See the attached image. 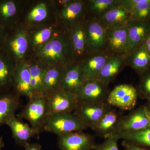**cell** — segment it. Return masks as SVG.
Returning <instances> with one entry per match:
<instances>
[{
  "instance_id": "1",
  "label": "cell",
  "mask_w": 150,
  "mask_h": 150,
  "mask_svg": "<svg viewBox=\"0 0 150 150\" xmlns=\"http://www.w3.org/2000/svg\"><path fill=\"white\" fill-rule=\"evenodd\" d=\"M30 59L45 67L54 65L67 66L75 62L68 30H60Z\"/></svg>"
},
{
  "instance_id": "2",
  "label": "cell",
  "mask_w": 150,
  "mask_h": 150,
  "mask_svg": "<svg viewBox=\"0 0 150 150\" xmlns=\"http://www.w3.org/2000/svg\"><path fill=\"white\" fill-rule=\"evenodd\" d=\"M56 16V9L52 0H28L20 24L28 29L43 25L57 23Z\"/></svg>"
},
{
  "instance_id": "3",
  "label": "cell",
  "mask_w": 150,
  "mask_h": 150,
  "mask_svg": "<svg viewBox=\"0 0 150 150\" xmlns=\"http://www.w3.org/2000/svg\"><path fill=\"white\" fill-rule=\"evenodd\" d=\"M4 51L16 65L30 59V41L25 27L20 24L8 31Z\"/></svg>"
},
{
  "instance_id": "4",
  "label": "cell",
  "mask_w": 150,
  "mask_h": 150,
  "mask_svg": "<svg viewBox=\"0 0 150 150\" xmlns=\"http://www.w3.org/2000/svg\"><path fill=\"white\" fill-rule=\"evenodd\" d=\"M16 116L22 120H27L33 129L40 134L43 131L44 123L49 116L46 95L43 93L33 94Z\"/></svg>"
},
{
  "instance_id": "5",
  "label": "cell",
  "mask_w": 150,
  "mask_h": 150,
  "mask_svg": "<svg viewBox=\"0 0 150 150\" xmlns=\"http://www.w3.org/2000/svg\"><path fill=\"white\" fill-rule=\"evenodd\" d=\"M88 127L73 113H61L51 114L46 119L43 131L57 135L76 131H83Z\"/></svg>"
},
{
  "instance_id": "6",
  "label": "cell",
  "mask_w": 150,
  "mask_h": 150,
  "mask_svg": "<svg viewBox=\"0 0 150 150\" xmlns=\"http://www.w3.org/2000/svg\"><path fill=\"white\" fill-rule=\"evenodd\" d=\"M106 28L98 19L86 17V55L106 52Z\"/></svg>"
},
{
  "instance_id": "7",
  "label": "cell",
  "mask_w": 150,
  "mask_h": 150,
  "mask_svg": "<svg viewBox=\"0 0 150 150\" xmlns=\"http://www.w3.org/2000/svg\"><path fill=\"white\" fill-rule=\"evenodd\" d=\"M112 107L107 102L92 103L79 101L73 113L88 128L92 129L103 115Z\"/></svg>"
},
{
  "instance_id": "8",
  "label": "cell",
  "mask_w": 150,
  "mask_h": 150,
  "mask_svg": "<svg viewBox=\"0 0 150 150\" xmlns=\"http://www.w3.org/2000/svg\"><path fill=\"white\" fill-rule=\"evenodd\" d=\"M150 127V112L146 105H142L121 118L113 134L144 130Z\"/></svg>"
},
{
  "instance_id": "9",
  "label": "cell",
  "mask_w": 150,
  "mask_h": 150,
  "mask_svg": "<svg viewBox=\"0 0 150 150\" xmlns=\"http://www.w3.org/2000/svg\"><path fill=\"white\" fill-rule=\"evenodd\" d=\"M46 96L49 115L56 113H73L79 102L76 95L61 88Z\"/></svg>"
},
{
  "instance_id": "10",
  "label": "cell",
  "mask_w": 150,
  "mask_h": 150,
  "mask_svg": "<svg viewBox=\"0 0 150 150\" xmlns=\"http://www.w3.org/2000/svg\"><path fill=\"white\" fill-rule=\"evenodd\" d=\"M28 0H0V26L7 30L20 24Z\"/></svg>"
},
{
  "instance_id": "11",
  "label": "cell",
  "mask_w": 150,
  "mask_h": 150,
  "mask_svg": "<svg viewBox=\"0 0 150 150\" xmlns=\"http://www.w3.org/2000/svg\"><path fill=\"white\" fill-rule=\"evenodd\" d=\"M86 17V1L72 0L56 12V23L62 29L69 30L73 25Z\"/></svg>"
},
{
  "instance_id": "12",
  "label": "cell",
  "mask_w": 150,
  "mask_h": 150,
  "mask_svg": "<svg viewBox=\"0 0 150 150\" xmlns=\"http://www.w3.org/2000/svg\"><path fill=\"white\" fill-rule=\"evenodd\" d=\"M138 97V92L133 86L119 85L110 92L107 102L121 110H130L137 104Z\"/></svg>"
},
{
  "instance_id": "13",
  "label": "cell",
  "mask_w": 150,
  "mask_h": 150,
  "mask_svg": "<svg viewBox=\"0 0 150 150\" xmlns=\"http://www.w3.org/2000/svg\"><path fill=\"white\" fill-rule=\"evenodd\" d=\"M95 137L91 134L76 131L58 137L57 145L60 150H94Z\"/></svg>"
},
{
  "instance_id": "14",
  "label": "cell",
  "mask_w": 150,
  "mask_h": 150,
  "mask_svg": "<svg viewBox=\"0 0 150 150\" xmlns=\"http://www.w3.org/2000/svg\"><path fill=\"white\" fill-rule=\"evenodd\" d=\"M109 93L108 86L96 79L86 80L76 95L79 101L102 103L107 102Z\"/></svg>"
},
{
  "instance_id": "15",
  "label": "cell",
  "mask_w": 150,
  "mask_h": 150,
  "mask_svg": "<svg viewBox=\"0 0 150 150\" xmlns=\"http://www.w3.org/2000/svg\"><path fill=\"white\" fill-rule=\"evenodd\" d=\"M106 52L111 55L127 54L128 31L127 24L106 29Z\"/></svg>"
},
{
  "instance_id": "16",
  "label": "cell",
  "mask_w": 150,
  "mask_h": 150,
  "mask_svg": "<svg viewBox=\"0 0 150 150\" xmlns=\"http://www.w3.org/2000/svg\"><path fill=\"white\" fill-rule=\"evenodd\" d=\"M62 29L57 23L43 25L27 29L30 41V58Z\"/></svg>"
},
{
  "instance_id": "17",
  "label": "cell",
  "mask_w": 150,
  "mask_h": 150,
  "mask_svg": "<svg viewBox=\"0 0 150 150\" xmlns=\"http://www.w3.org/2000/svg\"><path fill=\"white\" fill-rule=\"evenodd\" d=\"M86 17L73 25L69 30L75 62L79 63L86 56Z\"/></svg>"
},
{
  "instance_id": "18",
  "label": "cell",
  "mask_w": 150,
  "mask_h": 150,
  "mask_svg": "<svg viewBox=\"0 0 150 150\" xmlns=\"http://www.w3.org/2000/svg\"><path fill=\"white\" fill-rule=\"evenodd\" d=\"M12 90L19 97L29 99L32 96L30 74L26 61L16 65Z\"/></svg>"
},
{
  "instance_id": "19",
  "label": "cell",
  "mask_w": 150,
  "mask_h": 150,
  "mask_svg": "<svg viewBox=\"0 0 150 150\" xmlns=\"http://www.w3.org/2000/svg\"><path fill=\"white\" fill-rule=\"evenodd\" d=\"M112 56L107 52L88 54L78 63L86 80L96 79L101 69Z\"/></svg>"
},
{
  "instance_id": "20",
  "label": "cell",
  "mask_w": 150,
  "mask_h": 150,
  "mask_svg": "<svg viewBox=\"0 0 150 150\" xmlns=\"http://www.w3.org/2000/svg\"><path fill=\"white\" fill-rule=\"evenodd\" d=\"M128 31L127 54L146 40L150 33V24L146 20H131L127 23Z\"/></svg>"
},
{
  "instance_id": "21",
  "label": "cell",
  "mask_w": 150,
  "mask_h": 150,
  "mask_svg": "<svg viewBox=\"0 0 150 150\" xmlns=\"http://www.w3.org/2000/svg\"><path fill=\"white\" fill-rule=\"evenodd\" d=\"M86 81L79 63L74 62L66 66L60 88L76 94Z\"/></svg>"
},
{
  "instance_id": "22",
  "label": "cell",
  "mask_w": 150,
  "mask_h": 150,
  "mask_svg": "<svg viewBox=\"0 0 150 150\" xmlns=\"http://www.w3.org/2000/svg\"><path fill=\"white\" fill-rule=\"evenodd\" d=\"M6 125L11 131L12 137L16 144L24 147L32 137L38 135L36 131L27 123L14 115L8 119Z\"/></svg>"
},
{
  "instance_id": "23",
  "label": "cell",
  "mask_w": 150,
  "mask_h": 150,
  "mask_svg": "<svg viewBox=\"0 0 150 150\" xmlns=\"http://www.w3.org/2000/svg\"><path fill=\"white\" fill-rule=\"evenodd\" d=\"M122 116L120 111L112 108L103 115L92 130L97 136L105 139L114 134Z\"/></svg>"
},
{
  "instance_id": "24",
  "label": "cell",
  "mask_w": 150,
  "mask_h": 150,
  "mask_svg": "<svg viewBox=\"0 0 150 150\" xmlns=\"http://www.w3.org/2000/svg\"><path fill=\"white\" fill-rule=\"evenodd\" d=\"M131 19V12L120 4L110 8L98 19L107 29L127 24Z\"/></svg>"
},
{
  "instance_id": "25",
  "label": "cell",
  "mask_w": 150,
  "mask_h": 150,
  "mask_svg": "<svg viewBox=\"0 0 150 150\" xmlns=\"http://www.w3.org/2000/svg\"><path fill=\"white\" fill-rule=\"evenodd\" d=\"M16 64L4 51L0 53V93L12 89Z\"/></svg>"
},
{
  "instance_id": "26",
  "label": "cell",
  "mask_w": 150,
  "mask_h": 150,
  "mask_svg": "<svg viewBox=\"0 0 150 150\" xmlns=\"http://www.w3.org/2000/svg\"><path fill=\"white\" fill-rule=\"evenodd\" d=\"M20 98L12 90L0 93V126L5 125L10 117L16 115L20 103Z\"/></svg>"
},
{
  "instance_id": "27",
  "label": "cell",
  "mask_w": 150,
  "mask_h": 150,
  "mask_svg": "<svg viewBox=\"0 0 150 150\" xmlns=\"http://www.w3.org/2000/svg\"><path fill=\"white\" fill-rule=\"evenodd\" d=\"M66 66L54 65L46 67L43 77V93L45 95L60 88Z\"/></svg>"
},
{
  "instance_id": "28",
  "label": "cell",
  "mask_w": 150,
  "mask_h": 150,
  "mask_svg": "<svg viewBox=\"0 0 150 150\" xmlns=\"http://www.w3.org/2000/svg\"><path fill=\"white\" fill-rule=\"evenodd\" d=\"M124 59V56H111L101 69L97 79L108 86L120 72L125 62Z\"/></svg>"
},
{
  "instance_id": "29",
  "label": "cell",
  "mask_w": 150,
  "mask_h": 150,
  "mask_svg": "<svg viewBox=\"0 0 150 150\" xmlns=\"http://www.w3.org/2000/svg\"><path fill=\"white\" fill-rule=\"evenodd\" d=\"M86 16L99 19L110 8L121 4L119 0H89L86 1Z\"/></svg>"
},
{
  "instance_id": "30",
  "label": "cell",
  "mask_w": 150,
  "mask_h": 150,
  "mask_svg": "<svg viewBox=\"0 0 150 150\" xmlns=\"http://www.w3.org/2000/svg\"><path fill=\"white\" fill-rule=\"evenodd\" d=\"M125 62H129L133 69L139 71H142L147 67L150 62V55L144 44L137 47L129 54Z\"/></svg>"
},
{
  "instance_id": "31",
  "label": "cell",
  "mask_w": 150,
  "mask_h": 150,
  "mask_svg": "<svg viewBox=\"0 0 150 150\" xmlns=\"http://www.w3.org/2000/svg\"><path fill=\"white\" fill-rule=\"evenodd\" d=\"M26 62L30 74L33 94L43 92V77L46 67L32 59H28Z\"/></svg>"
},
{
  "instance_id": "32",
  "label": "cell",
  "mask_w": 150,
  "mask_h": 150,
  "mask_svg": "<svg viewBox=\"0 0 150 150\" xmlns=\"http://www.w3.org/2000/svg\"><path fill=\"white\" fill-rule=\"evenodd\" d=\"M119 139L131 142L135 144L150 149V127L134 132L115 134Z\"/></svg>"
},
{
  "instance_id": "33",
  "label": "cell",
  "mask_w": 150,
  "mask_h": 150,
  "mask_svg": "<svg viewBox=\"0 0 150 150\" xmlns=\"http://www.w3.org/2000/svg\"><path fill=\"white\" fill-rule=\"evenodd\" d=\"M130 12L131 20H146L150 17V0H140Z\"/></svg>"
},
{
  "instance_id": "34",
  "label": "cell",
  "mask_w": 150,
  "mask_h": 150,
  "mask_svg": "<svg viewBox=\"0 0 150 150\" xmlns=\"http://www.w3.org/2000/svg\"><path fill=\"white\" fill-rule=\"evenodd\" d=\"M104 139V142L96 145L95 150H119L118 141L119 139L117 135L112 134Z\"/></svg>"
},
{
  "instance_id": "35",
  "label": "cell",
  "mask_w": 150,
  "mask_h": 150,
  "mask_svg": "<svg viewBox=\"0 0 150 150\" xmlns=\"http://www.w3.org/2000/svg\"><path fill=\"white\" fill-rule=\"evenodd\" d=\"M142 91L144 96L149 101L150 100V75L145 78L142 85Z\"/></svg>"
},
{
  "instance_id": "36",
  "label": "cell",
  "mask_w": 150,
  "mask_h": 150,
  "mask_svg": "<svg viewBox=\"0 0 150 150\" xmlns=\"http://www.w3.org/2000/svg\"><path fill=\"white\" fill-rule=\"evenodd\" d=\"M122 145L126 150H150L148 148L141 146L125 140L122 142Z\"/></svg>"
},
{
  "instance_id": "37",
  "label": "cell",
  "mask_w": 150,
  "mask_h": 150,
  "mask_svg": "<svg viewBox=\"0 0 150 150\" xmlns=\"http://www.w3.org/2000/svg\"><path fill=\"white\" fill-rule=\"evenodd\" d=\"M8 31L4 28L0 26V53L4 51Z\"/></svg>"
},
{
  "instance_id": "38",
  "label": "cell",
  "mask_w": 150,
  "mask_h": 150,
  "mask_svg": "<svg viewBox=\"0 0 150 150\" xmlns=\"http://www.w3.org/2000/svg\"><path fill=\"white\" fill-rule=\"evenodd\" d=\"M24 150H41L42 146L40 144L38 143H28L24 146Z\"/></svg>"
},
{
  "instance_id": "39",
  "label": "cell",
  "mask_w": 150,
  "mask_h": 150,
  "mask_svg": "<svg viewBox=\"0 0 150 150\" xmlns=\"http://www.w3.org/2000/svg\"><path fill=\"white\" fill-rule=\"evenodd\" d=\"M144 45L150 55V35L145 40Z\"/></svg>"
},
{
  "instance_id": "40",
  "label": "cell",
  "mask_w": 150,
  "mask_h": 150,
  "mask_svg": "<svg viewBox=\"0 0 150 150\" xmlns=\"http://www.w3.org/2000/svg\"><path fill=\"white\" fill-rule=\"evenodd\" d=\"M4 146L5 144L4 142V138L2 136H1L0 137V150H1Z\"/></svg>"
},
{
  "instance_id": "41",
  "label": "cell",
  "mask_w": 150,
  "mask_h": 150,
  "mask_svg": "<svg viewBox=\"0 0 150 150\" xmlns=\"http://www.w3.org/2000/svg\"><path fill=\"white\" fill-rule=\"evenodd\" d=\"M146 106L147 108H148V110H149V111L150 112V100L149 101L147 104L146 105Z\"/></svg>"
}]
</instances>
